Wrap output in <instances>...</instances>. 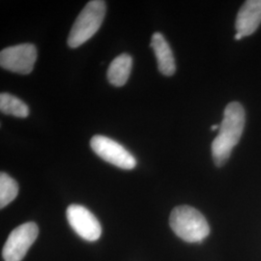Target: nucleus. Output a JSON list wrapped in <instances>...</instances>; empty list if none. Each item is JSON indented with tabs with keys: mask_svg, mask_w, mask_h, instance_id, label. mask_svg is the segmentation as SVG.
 I'll use <instances>...</instances> for the list:
<instances>
[{
	"mask_svg": "<svg viewBox=\"0 0 261 261\" xmlns=\"http://www.w3.org/2000/svg\"><path fill=\"white\" fill-rule=\"evenodd\" d=\"M245 126V111L241 103L232 102L224 110L220 133L212 142V157L216 166L223 167L241 139Z\"/></svg>",
	"mask_w": 261,
	"mask_h": 261,
	"instance_id": "f257e3e1",
	"label": "nucleus"
},
{
	"mask_svg": "<svg viewBox=\"0 0 261 261\" xmlns=\"http://www.w3.org/2000/svg\"><path fill=\"white\" fill-rule=\"evenodd\" d=\"M169 225L179 238L188 243H200L210 233L204 216L191 206L175 207L169 216Z\"/></svg>",
	"mask_w": 261,
	"mask_h": 261,
	"instance_id": "f03ea898",
	"label": "nucleus"
},
{
	"mask_svg": "<svg viewBox=\"0 0 261 261\" xmlns=\"http://www.w3.org/2000/svg\"><path fill=\"white\" fill-rule=\"evenodd\" d=\"M106 16V2L89 1L75 19L68 37V45L72 48L82 46L100 29Z\"/></svg>",
	"mask_w": 261,
	"mask_h": 261,
	"instance_id": "7ed1b4c3",
	"label": "nucleus"
},
{
	"mask_svg": "<svg viewBox=\"0 0 261 261\" xmlns=\"http://www.w3.org/2000/svg\"><path fill=\"white\" fill-rule=\"evenodd\" d=\"M38 234V225L33 222H28L16 227L4 244L2 252L4 260H22L29 248L36 241Z\"/></svg>",
	"mask_w": 261,
	"mask_h": 261,
	"instance_id": "20e7f679",
	"label": "nucleus"
},
{
	"mask_svg": "<svg viewBox=\"0 0 261 261\" xmlns=\"http://www.w3.org/2000/svg\"><path fill=\"white\" fill-rule=\"evenodd\" d=\"M94 152L103 161L123 169H133L137 166V160L120 143L105 136H94L90 140Z\"/></svg>",
	"mask_w": 261,
	"mask_h": 261,
	"instance_id": "39448f33",
	"label": "nucleus"
},
{
	"mask_svg": "<svg viewBox=\"0 0 261 261\" xmlns=\"http://www.w3.org/2000/svg\"><path fill=\"white\" fill-rule=\"evenodd\" d=\"M37 59L36 47L32 44H20L6 47L0 53V65L10 72L28 75Z\"/></svg>",
	"mask_w": 261,
	"mask_h": 261,
	"instance_id": "423d86ee",
	"label": "nucleus"
},
{
	"mask_svg": "<svg viewBox=\"0 0 261 261\" xmlns=\"http://www.w3.org/2000/svg\"><path fill=\"white\" fill-rule=\"evenodd\" d=\"M66 216L72 228L84 240L93 242L101 237V224L84 206L71 204L67 208Z\"/></svg>",
	"mask_w": 261,
	"mask_h": 261,
	"instance_id": "0eeeda50",
	"label": "nucleus"
},
{
	"mask_svg": "<svg viewBox=\"0 0 261 261\" xmlns=\"http://www.w3.org/2000/svg\"><path fill=\"white\" fill-rule=\"evenodd\" d=\"M261 23V0H249L243 4L236 18V30L243 37L252 35Z\"/></svg>",
	"mask_w": 261,
	"mask_h": 261,
	"instance_id": "6e6552de",
	"label": "nucleus"
},
{
	"mask_svg": "<svg viewBox=\"0 0 261 261\" xmlns=\"http://www.w3.org/2000/svg\"><path fill=\"white\" fill-rule=\"evenodd\" d=\"M151 47L154 50L158 62L159 71L161 74L167 76L173 75L176 71L175 60L171 47H169L167 40L163 34L156 32L151 39Z\"/></svg>",
	"mask_w": 261,
	"mask_h": 261,
	"instance_id": "1a4fd4ad",
	"label": "nucleus"
},
{
	"mask_svg": "<svg viewBox=\"0 0 261 261\" xmlns=\"http://www.w3.org/2000/svg\"><path fill=\"white\" fill-rule=\"evenodd\" d=\"M133 66V58L127 54H123L112 60L108 69V80L110 84L121 87L129 80Z\"/></svg>",
	"mask_w": 261,
	"mask_h": 261,
	"instance_id": "9d476101",
	"label": "nucleus"
},
{
	"mask_svg": "<svg viewBox=\"0 0 261 261\" xmlns=\"http://www.w3.org/2000/svg\"><path fill=\"white\" fill-rule=\"evenodd\" d=\"M0 111L2 113L19 118H25L29 114L28 105L9 93H1L0 95Z\"/></svg>",
	"mask_w": 261,
	"mask_h": 261,
	"instance_id": "9b49d317",
	"label": "nucleus"
},
{
	"mask_svg": "<svg viewBox=\"0 0 261 261\" xmlns=\"http://www.w3.org/2000/svg\"><path fill=\"white\" fill-rule=\"evenodd\" d=\"M19 194V185L14 178L5 172L0 174V208L11 203Z\"/></svg>",
	"mask_w": 261,
	"mask_h": 261,
	"instance_id": "f8f14e48",
	"label": "nucleus"
},
{
	"mask_svg": "<svg viewBox=\"0 0 261 261\" xmlns=\"http://www.w3.org/2000/svg\"><path fill=\"white\" fill-rule=\"evenodd\" d=\"M243 36L240 33H236V35H235V39H236V40H241Z\"/></svg>",
	"mask_w": 261,
	"mask_h": 261,
	"instance_id": "ddd939ff",
	"label": "nucleus"
},
{
	"mask_svg": "<svg viewBox=\"0 0 261 261\" xmlns=\"http://www.w3.org/2000/svg\"><path fill=\"white\" fill-rule=\"evenodd\" d=\"M219 127H220V126H219V125H214V126H212V127H211V130H217V129H218V128H219Z\"/></svg>",
	"mask_w": 261,
	"mask_h": 261,
	"instance_id": "4468645a",
	"label": "nucleus"
}]
</instances>
